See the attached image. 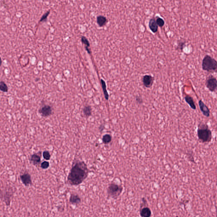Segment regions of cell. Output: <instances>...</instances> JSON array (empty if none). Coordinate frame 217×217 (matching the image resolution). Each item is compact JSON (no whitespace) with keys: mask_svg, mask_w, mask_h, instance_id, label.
<instances>
[{"mask_svg":"<svg viewBox=\"0 0 217 217\" xmlns=\"http://www.w3.org/2000/svg\"><path fill=\"white\" fill-rule=\"evenodd\" d=\"M87 165L84 161H77L73 165L67 178L68 183L78 186L82 183L89 174Z\"/></svg>","mask_w":217,"mask_h":217,"instance_id":"cell-1","label":"cell"},{"mask_svg":"<svg viewBox=\"0 0 217 217\" xmlns=\"http://www.w3.org/2000/svg\"><path fill=\"white\" fill-rule=\"evenodd\" d=\"M197 137L202 143H208L212 140V133L206 123H201L198 125Z\"/></svg>","mask_w":217,"mask_h":217,"instance_id":"cell-2","label":"cell"},{"mask_svg":"<svg viewBox=\"0 0 217 217\" xmlns=\"http://www.w3.org/2000/svg\"><path fill=\"white\" fill-rule=\"evenodd\" d=\"M201 66L203 71L210 73H217V61L209 55L207 54L204 56Z\"/></svg>","mask_w":217,"mask_h":217,"instance_id":"cell-3","label":"cell"},{"mask_svg":"<svg viewBox=\"0 0 217 217\" xmlns=\"http://www.w3.org/2000/svg\"><path fill=\"white\" fill-rule=\"evenodd\" d=\"M123 191V187L115 183L110 184L107 188V193L108 196L113 199L118 198Z\"/></svg>","mask_w":217,"mask_h":217,"instance_id":"cell-4","label":"cell"},{"mask_svg":"<svg viewBox=\"0 0 217 217\" xmlns=\"http://www.w3.org/2000/svg\"><path fill=\"white\" fill-rule=\"evenodd\" d=\"M205 85L210 92H214L217 90V79L212 75H210L207 78Z\"/></svg>","mask_w":217,"mask_h":217,"instance_id":"cell-5","label":"cell"},{"mask_svg":"<svg viewBox=\"0 0 217 217\" xmlns=\"http://www.w3.org/2000/svg\"><path fill=\"white\" fill-rule=\"evenodd\" d=\"M14 195V190L13 188H6L3 193V201L5 203L7 206H9L11 201L12 198Z\"/></svg>","mask_w":217,"mask_h":217,"instance_id":"cell-6","label":"cell"},{"mask_svg":"<svg viewBox=\"0 0 217 217\" xmlns=\"http://www.w3.org/2000/svg\"><path fill=\"white\" fill-rule=\"evenodd\" d=\"M52 108L49 105H45L39 108L38 113L43 117H47L51 116L52 114Z\"/></svg>","mask_w":217,"mask_h":217,"instance_id":"cell-7","label":"cell"},{"mask_svg":"<svg viewBox=\"0 0 217 217\" xmlns=\"http://www.w3.org/2000/svg\"><path fill=\"white\" fill-rule=\"evenodd\" d=\"M20 180L23 184L26 186L31 185L32 184L31 175L28 173H25L20 176Z\"/></svg>","mask_w":217,"mask_h":217,"instance_id":"cell-8","label":"cell"},{"mask_svg":"<svg viewBox=\"0 0 217 217\" xmlns=\"http://www.w3.org/2000/svg\"><path fill=\"white\" fill-rule=\"evenodd\" d=\"M41 155L42 152L40 151L37 153H34L30 156L29 160L34 165H38L41 162Z\"/></svg>","mask_w":217,"mask_h":217,"instance_id":"cell-9","label":"cell"},{"mask_svg":"<svg viewBox=\"0 0 217 217\" xmlns=\"http://www.w3.org/2000/svg\"><path fill=\"white\" fill-rule=\"evenodd\" d=\"M199 105L202 114L206 117H209L210 112L208 106L201 100L199 101Z\"/></svg>","mask_w":217,"mask_h":217,"instance_id":"cell-10","label":"cell"},{"mask_svg":"<svg viewBox=\"0 0 217 217\" xmlns=\"http://www.w3.org/2000/svg\"><path fill=\"white\" fill-rule=\"evenodd\" d=\"M154 78L151 75H146L142 78L143 85L146 87L150 88L152 86L154 83Z\"/></svg>","mask_w":217,"mask_h":217,"instance_id":"cell-11","label":"cell"},{"mask_svg":"<svg viewBox=\"0 0 217 217\" xmlns=\"http://www.w3.org/2000/svg\"><path fill=\"white\" fill-rule=\"evenodd\" d=\"M140 215L141 217H151V211L149 207L144 206L140 210Z\"/></svg>","mask_w":217,"mask_h":217,"instance_id":"cell-12","label":"cell"},{"mask_svg":"<svg viewBox=\"0 0 217 217\" xmlns=\"http://www.w3.org/2000/svg\"><path fill=\"white\" fill-rule=\"evenodd\" d=\"M69 201L72 204L78 205L81 202V199L78 194L73 193L71 194L70 196Z\"/></svg>","mask_w":217,"mask_h":217,"instance_id":"cell-13","label":"cell"},{"mask_svg":"<svg viewBox=\"0 0 217 217\" xmlns=\"http://www.w3.org/2000/svg\"><path fill=\"white\" fill-rule=\"evenodd\" d=\"M184 99L186 103L190 106L191 108H192L193 110L196 109V106H195V103L193 98L189 95H186L184 97Z\"/></svg>","mask_w":217,"mask_h":217,"instance_id":"cell-14","label":"cell"},{"mask_svg":"<svg viewBox=\"0 0 217 217\" xmlns=\"http://www.w3.org/2000/svg\"><path fill=\"white\" fill-rule=\"evenodd\" d=\"M149 27L153 33H156L157 31L158 25L155 19L152 18L149 20Z\"/></svg>","mask_w":217,"mask_h":217,"instance_id":"cell-15","label":"cell"},{"mask_svg":"<svg viewBox=\"0 0 217 217\" xmlns=\"http://www.w3.org/2000/svg\"><path fill=\"white\" fill-rule=\"evenodd\" d=\"M97 22L100 27H103L105 26L107 23V20L104 16H100L97 18Z\"/></svg>","mask_w":217,"mask_h":217,"instance_id":"cell-16","label":"cell"},{"mask_svg":"<svg viewBox=\"0 0 217 217\" xmlns=\"http://www.w3.org/2000/svg\"><path fill=\"white\" fill-rule=\"evenodd\" d=\"M83 114L86 117H89L92 115V108L90 105H86L83 109Z\"/></svg>","mask_w":217,"mask_h":217,"instance_id":"cell-17","label":"cell"},{"mask_svg":"<svg viewBox=\"0 0 217 217\" xmlns=\"http://www.w3.org/2000/svg\"><path fill=\"white\" fill-rule=\"evenodd\" d=\"M101 82L105 98L106 100H108V98H109V95H108L107 90H106V84L104 81L102 79L101 80Z\"/></svg>","mask_w":217,"mask_h":217,"instance_id":"cell-18","label":"cell"},{"mask_svg":"<svg viewBox=\"0 0 217 217\" xmlns=\"http://www.w3.org/2000/svg\"><path fill=\"white\" fill-rule=\"evenodd\" d=\"M102 140L104 144H109L112 141V137L110 134H106L103 136Z\"/></svg>","mask_w":217,"mask_h":217,"instance_id":"cell-19","label":"cell"},{"mask_svg":"<svg viewBox=\"0 0 217 217\" xmlns=\"http://www.w3.org/2000/svg\"><path fill=\"white\" fill-rule=\"evenodd\" d=\"M186 41L184 39H180L178 41V45L176 47V49L178 51H182L185 46Z\"/></svg>","mask_w":217,"mask_h":217,"instance_id":"cell-20","label":"cell"},{"mask_svg":"<svg viewBox=\"0 0 217 217\" xmlns=\"http://www.w3.org/2000/svg\"><path fill=\"white\" fill-rule=\"evenodd\" d=\"M0 90L1 91L4 93H7L8 91V87L6 83L3 81H1L0 83Z\"/></svg>","mask_w":217,"mask_h":217,"instance_id":"cell-21","label":"cell"},{"mask_svg":"<svg viewBox=\"0 0 217 217\" xmlns=\"http://www.w3.org/2000/svg\"><path fill=\"white\" fill-rule=\"evenodd\" d=\"M43 157L46 160H49L51 159V155L48 151H45L43 153Z\"/></svg>","mask_w":217,"mask_h":217,"instance_id":"cell-22","label":"cell"},{"mask_svg":"<svg viewBox=\"0 0 217 217\" xmlns=\"http://www.w3.org/2000/svg\"><path fill=\"white\" fill-rule=\"evenodd\" d=\"M156 22H157L158 26L160 27H163L165 25V21L163 19L159 18V17H157Z\"/></svg>","mask_w":217,"mask_h":217,"instance_id":"cell-23","label":"cell"},{"mask_svg":"<svg viewBox=\"0 0 217 217\" xmlns=\"http://www.w3.org/2000/svg\"><path fill=\"white\" fill-rule=\"evenodd\" d=\"M50 166V163L47 161H45L41 163L40 167L43 169H47Z\"/></svg>","mask_w":217,"mask_h":217,"instance_id":"cell-24","label":"cell"},{"mask_svg":"<svg viewBox=\"0 0 217 217\" xmlns=\"http://www.w3.org/2000/svg\"><path fill=\"white\" fill-rule=\"evenodd\" d=\"M81 42L86 45L85 47H89L90 46V44L88 40L85 37L82 36L81 37Z\"/></svg>","mask_w":217,"mask_h":217,"instance_id":"cell-25","label":"cell"},{"mask_svg":"<svg viewBox=\"0 0 217 217\" xmlns=\"http://www.w3.org/2000/svg\"><path fill=\"white\" fill-rule=\"evenodd\" d=\"M50 11H48L47 12H45L43 16H42L40 20V22H43V21H46L47 19V16H49V14H50Z\"/></svg>","mask_w":217,"mask_h":217,"instance_id":"cell-26","label":"cell"},{"mask_svg":"<svg viewBox=\"0 0 217 217\" xmlns=\"http://www.w3.org/2000/svg\"><path fill=\"white\" fill-rule=\"evenodd\" d=\"M136 100L138 104H141L143 103V101H142V98H141L140 97H136Z\"/></svg>","mask_w":217,"mask_h":217,"instance_id":"cell-27","label":"cell"},{"mask_svg":"<svg viewBox=\"0 0 217 217\" xmlns=\"http://www.w3.org/2000/svg\"><path fill=\"white\" fill-rule=\"evenodd\" d=\"M104 126L103 125H101L100 126V127H99V130H100V131H102L104 130Z\"/></svg>","mask_w":217,"mask_h":217,"instance_id":"cell-28","label":"cell"},{"mask_svg":"<svg viewBox=\"0 0 217 217\" xmlns=\"http://www.w3.org/2000/svg\"></svg>","mask_w":217,"mask_h":217,"instance_id":"cell-29","label":"cell"}]
</instances>
